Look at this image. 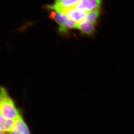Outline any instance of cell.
<instances>
[{
  "instance_id": "1",
  "label": "cell",
  "mask_w": 134,
  "mask_h": 134,
  "mask_svg": "<svg viewBox=\"0 0 134 134\" xmlns=\"http://www.w3.org/2000/svg\"><path fill=\"white\" fill-rule=\"evenodd\" d=\"M0 114L5 119L14 121L21 117L14 102L2 87H0Z\"/></svg>"
},
{
  "instance_id": "2",
  "label": "cell",
  "mask_w": 134,
  "mask_h": 134,
  "mask_svg": "<svg viewBox=\"0 0 134 134\" xmlns=\"http://www.w3.org/2000/svg\"><path fill=\"white\" fill-rule=\"evenodd\" d=\"M49 18L56 22L58 25V31L63 35H68V30L77 29L78 24L63 13L54 10L50 12Z\"/></svg>"
},
{
  "instance_id": "3",
  "label": "cell",
  "mask_w": 134,
  "mask_h": 134,
  "mask_svg": "<svg viewBox=\"0 0 134 134\" xmlns=\"http://www.w3.org/2000/svg\"><path fill=\"white\" fill-rule=\"evenodd\" d=\"M58 12L66 14L70 19L79 24L84 20L88 14V12L79 10L73 7L61 9L58 11Z\"/></svg>"
},
{
  "instance_id": "4",
  "label": "cell",
  "mask_w": 134,
  "mask_h": 134,
  "mask_svg": "<svg viewBox=\"0 0 134 134\" xmlns=\"http://www.w3.org/2000/svg\"><path fill=\"white\" fill-rule=\"evenodd\" d=\"M102 4V0H80L73 8L79 10L88 12L100 9Z\"/></svg>"
},
{
  "instance_id": "5",
  "label": "cell",
  "mask_w": 134,
  "mask_h": 134,
  "mask_svg": "<svg viewBox=\"0 0 134 134\" xmlns=\"http://www.w3.org/2000/svg\"><path fill=\"white\" fill-rule=\"evenodd\" d=\"M8 134H31L29 128L21 116L14 121V123Z\"/></svg>"
},
{
  "instance_id": "6",
  "label": "cell",
  "mask_w": 134,
  "mask_h": 134,
  "mask_svg": "<svg viewBox=\"0 0 134 134\" xmlns=\"http://www.w3.org/2000/svg\"><path fill=\"white\" fill-rule=\"evenodd\" d=\"M77 24V29L80 30L82 35L92 36L96 31L95 24L84 20Z\"/></svg>"
},
{
  "instance_id": "7",
  "label": "cell",
  "mask_w": 134,
  "mask_h": 134,
  "mask_svg": "<svg viewBox=\"0 0 134 134\" xmlns=\"http://www.w3.org/2000/svg\"><path fill=\"white\" fill-rule=\"evenodd\" d=\"M99 10H92L88 13L83 20L95 24L99 16Z\"/></svg>"
},
{
  "instance_id": "8",
  "label": "cell",
  "mask_w": 134,
  "mask_h": 134,
  "mask_svg": "<svg viewBox=\"0 0 134 134\" xmlns=\"http://www.w3.org/2000/svg\"><path fill=\"white\" fill-rule=\"evenodd\" d=\"M14 123V120L5 119L0 124V129L4 132H10Z\"/></svg>"
},
{
  "instance_id": "9",
  "label": "cell",
  "mask_w": 134,
  "mask_h": 134,
  "mask_svg": "<svg viewBox=\"0 0 134 134\" xmlns=\"http://www.w3.org/2000/svg\"><path fill=\"white\" fill-rule=\"evenodd\" d=\"M4 119H5V118H4L3 116H2V115L0 114V124H1V123L3 121H4Z\"/></svg>"
},
{
  "instance_id": "10",
  "label": "cell",
  "mask_w": 134,
  "mask_h": 134,
  "mask_svg": "<svg viewBox=\"0 0 134 134\" xmlns=\"http://www.w3.org/2000/svg\"><path fill=\"white\" fill-rule=\"evenodd\" d=\"M0 134H8V133H7L6 132H4L0 129Z\"/></svg>"
},
{
  "instance_id": "11",
  "label": "cell",
  "mask_w": 134,
  "mask_h": 134,
  "mask_svg": "<svg viewBox=\"0 0 134 134\" xmlns=\"http://www.w3.org/2000/svg\"><path fill=\"white\" fill-rule=\"evenodd\" d=\"M62 0H55L54 3H58L60 1H62Z\"/></svg>"
}]
</instances>
